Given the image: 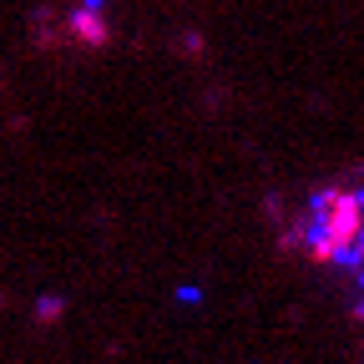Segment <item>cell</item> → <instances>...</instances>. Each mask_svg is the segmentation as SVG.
I'll return each instance as SVG.
<instances>
[{"mask_svg":"<svg viewBox=\"0 0 364 364\" xmlns=\"http://www.w3.org/2000/svg\"><path fill=\"white\" fill-rule=\"evenodd\" d=\"M71 41H76V46H107L102 0H81V11L71 16Z\"/></svg>","mask_w":364,"mask_h":364,"instance_id":"obj_2","label":"cell"},{"mask_svg":"<svg viewBox=\"0 0 364 364\" xmlns=\"http://www.w3.org/2000/svg\"><path fill=\"white\" fill-rule=\"evenodd\" d=\"M299 228H304V253L314 263L364 273V188H349V182L318 188L304 203Z\"/></svg>","mask_w":364,"mask_h":364,"instance_id":"obj_1","label":"cell"}]
</instances>
